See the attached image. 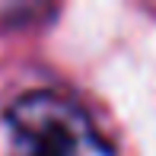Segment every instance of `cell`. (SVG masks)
I'll return each instance as SVG.
<instances>
[{
    "label": "cell",
    "instance_id": "1",
    "mask_svg": "<svg viewBox=\"0 0 156 156\" xmlns=\"http://www.w3.org/2000/svg\"><path fill=\"white\" fill-rule=\"evenodd\" d=\"M0 156H115L73 99L35 89L0 115Z\"/></svg>",
    "mask_w": 156,
    "mask_h": 156
}]
</instances>
